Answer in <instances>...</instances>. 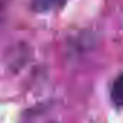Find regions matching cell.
I'll use <instances>...</instances> for the list:
<instances>
[{
	"label": "cell",
	"instance_id": "2",
	"mask_svg": "<svg viewBox=\"0 0 123 123\" xmlns=\"http://www.w3.org/2000/svg\"><path fill=\"white\" fill-rule=\"evenodd\" d=\"M111 101L116 106H123V74L119 75L111 87Z\"/></svg>",
	"mask_w": 123,
	"mask_h": 123
},
{
	"label": "cell",
	"instance_id": "1",
	"mask_svg": "<svg viewBox=\"0 0 123 123\" xmlns=\"http://www.w3.org/2000/svg\"><path fill=\"white\" fill-rule=\"evenodd\" d=\"M67 0H32L31 2V7L35 12H49L54 9L61 7Z\"/></svg>",
	"mask_w": 123,
	"mask_h": 123
}]
</instances>
